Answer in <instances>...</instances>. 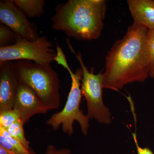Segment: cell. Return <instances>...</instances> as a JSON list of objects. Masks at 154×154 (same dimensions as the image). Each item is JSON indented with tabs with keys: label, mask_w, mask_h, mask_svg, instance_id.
<instances>
[{
	"label": "cell",
	"mask_w": 154,
	"mask_h": 154,
	"mask_svg": "<svg viewBox=\"0 0 154 154\" xmlns=\"http://www.w3.org/2000/svg\"><path fill=\"white\" fill-rule=\"evenodd\" d=\"M149 29L134 22L124 37L117 40L105 59L104 88L115 91L149 77Z\"/></svg>",
	"instance_id": "1"
},
{
	"label": "cell",
	"mask_w": 154,
	"mask_h": 154,
	"mask_svg": "<svg viewBox=\"0 0 154 154\" xmlns=\"http://www.w3.org/2000/svg\"><path fill=\"white\" fill-rule=\"evenodd\" d=\"M106 11L104 0H69L56 8L52 29L78 40L97 39L102 34Z\"/></svg>",
	"instance_id": "2"
},
{
	"label": "cell",
	"mask_w": 154,
	"mask_h": 154,
	"mask_svg": "<svg viewBox=\"0 0 154 154\" xmlns=\"http://www.w3.org/2000/svg\"><path fill=\"white\" fill-rule=\"evenodd\" d=\"M14 64L19 82L32 89L48 110L60 107V80L51 64L42 65L26 60H17Z\"/></svg>",
	"instance_id": "3"
},
{
	"label": "cell",
	"mask_w": 154,
	"mask_h": 154,
	"mask_svg": "<svg viewBox=\"0 0 154 154\" xmlns=\"http://www.w3.org/2000/svg\"><path fill=\"white\" fill-rule=\"evenodd\" d=\"M68 72L71 78L72 85L65 105L62 110L53 114L46 123L54 131L57 130L61 125L64 133L71 136L74 133L73 123L76 121L79 124L83 134L86 136L90 126V119L80 109L82 96L81 87L83 70L78 69L74 73L70 69Z\"/></svg>",
	"instance_id": "4"
},
{
	"label": "cell",
	"mask_w": 154,
	"mask_h": 154,
	"mask_svg": "<svg viewBox=\"0 0 154 154\" xmlns=\"http://www.w3.org/2000/svg\"><path fill=\"white\" fill-rule=\"evenodd\" d=\"M69 47L74 53L79 61L83 75L81 82V91L85 96L88 107L87 116L89 119H94L100 123L108 124L111 122V113L103 101L104 74L102 72L95 74L90 72L85 65L80 53H77L67 42Z\"/></svg>",
	"instance_id": "5"
},
{
	"label": "cell",
	"mask_w": 154,
	"mask_h": 154,
	"mask_svg": "<svg viewBox=\"0 0 154 154\" xmlns=\"http://www.w3.org/2000/svg\"><path fill=\"white\" fill-rule=\"evenodd\" d=\"M51 42L45 36L33 41L19 37L14 44L0 47V63L12 60L31 61L38 64H51L56 54Z\"/></svg>",
	"instance_id": "6"
},
{
	"label": "cell",
	"mask_w": 154,
	"mask_h": 154,
	"mask_svg": "<svg viewBox=\"0 0 154 154\" xmlns=\"http://www.w3.org/2000/svg\"><path fill=\"white\" fill-rule=\"evenodd\" d=\"M15 5L14 0L1 1L0 22L20 37L33 41L39 37L36 26Z\"/></svg>",
	"instance_id": "7"
},
{
	"label": "cell",
	"mask_w": 154,
	"mask_h": 154,
	"mask_svg": "<svg viewBox=\"0 0 154 154\" xmlns=\"http://www.w3.org/2000/svg\"><path fill=\"white\" fill-rule=\"evenodd\" d=\"M14 109L19 113L24 124L33 116L45 114L49 110L32 89L19 82Z\"/></svg>",
	"instance_id": "8"
},
{
	"label": "cell",
	"mask_w": 154,
	"mask_h": 154,
	"mask_svg": "<svg viewBox=\"0 0 154 154\" xmlns=\"http://www.w3.org/2000/svg\"><path fill=\"white\" fill-rule=\"evenodd\" d=\"M19 81L12 61L0 63V112L14 109Z\"/></svg>",
	"instance_id": "9"
},
{
	"label": "cell",
	"mask_w": 154,
	"mask_h": 154,
	"mask_svg": "<svg viewBox=\"0 0 154 154\" xmlns=\"http://www.w3.org/2000/svg\"><path fill=\"white\" fill-rule=\"evenodd\" d=\"M127 3L134 22L154 30V0H128Z\"/></svg>",
	"instance_id": "10"
},
{
	"label": "cell",
	"mask_w": 154,
	"mask_h": 154,
	"mask_svg": "<svg viewBox=\"0 0 154 154\" xmlns=\"http://www.w3.org/2000/svg\"><path fill=\"white\" fill-rule=\"evenodd\" d=\"M0 146L16 154H36L31 149L25 147L21 143L9 134L7 130L0 126Z\"/></svg>",
	"instance_id": "11"
},
{
	"label": "cell",
	"mask_w": 154,
	"mask_h": 154,
	"mask_svg": "<svg viewBox=\"0 0 154 154\" xmlns=\"http://www.w3.org/2000/svg\"><path fill=\"white\" fill-rule=\"evenodd\" d=\"M14 2L28 18L39 17L44 13V0H14Z\"/></svg>",
	"instance_id": "12"
},
{
	"label": "cell",
	"mask_w": 154,
	"mask_h": 154,
	"mask_svg": "<svg viewBox=\"0 0 154 154\" xmlns=\"http://www.w3.org/2000/svg\"><path fill=\"white\" fill-rule=\"evenodd\" d=\"M24 123L21 120L15 122L6 129L9 134L17 140L28 149H31L30 146V142L26 139L24 133Z\"/></svg>",
	"instance_id": "13"
},
{
	"label": "cell",
	"mask_w": 154,
	"mask_h": 154,
	"mask_svg": "<svg viewBox=\"0 0 154 154\" xmlns=\"http://www.w3.org/2000/svg\"><path fill=\"white\" fill-rule=\"evenodd\" d=\"M19 37L8 27L3 24L0 25V47L11 45V43L14 44Z\"/></svg>",
	"instance_id": "14"
},
{
	"label": "cell",
	"mask_w": 154,
	"mask_h": 154,
	"mask_svg": "<svg viewBox=\"0 0 154 154\" xmlns=\"http://www.w3.org/2000/svg\"><path fill=\"white\" fill-rule=\"evenodd\" d=\"M20 120L18 112L14 109L0 112V126L7 129Z\"/></svg>",
	"instance_id": "15"
},
{
	"label": "cell",
	"mask_w": 154,
	"mask_h": 154,
	"mask_svg": "<svg viewBox=\"0 0 154 154\" xmlns=\"http://www.w3.org/2000/svg\"><path fill=\"white\" fill-rule=\"evenodd\" d=\"M148 40L150 54L149 77L154 78V29L149 30Z\"/></svg>",
	"instance_id": "16"
},
{
	"label": "cell",
	"mask_w": 154,
	"mask_h": 154,
	"mask_svg": "<svg viewBox=\"0 0 154 154\" xmlns=\"http://www.w3.org/2000/svg\"><path fill=\"white\" fill-rule=\"evenodd\" d=\"M55 41L57 44L56 54L55 57L54 59V60L58 64L60 65L63 67L65 69H66L67 70L69 71L71 69L69 66L68 63L67 61L65 54L64 53L61 48L59 45L56 39H55Z\"/></svg>",
	"instance_id": "17"
},
{
	"label": "cell",
	"mask_w": 154,
	"mask_h": 154,
	"mask_svg": "<svg viewBox=\"0 0 154 154\" xmlns=\"http://www.w3.org/2000/svg\"><path fill=\"white\" fill-rule=\"evenodd\" d=\"M45 154H72V152L70 149L63 148L56 149L54 146L50 145L46 148Z\"/></svg>",
	"instance_id": "18"
},
{
	"label": "cell",
	"mask_w": 154,
	"mask_h": 154,
	"mask_svg": "<svg viewBox=\"0 0 154 154\" xmlns=\"http://www.w3.org/2000/svg\"><path fill=\"white\" fill-rule=\"evenodd\" d=\"M136 146L137 147V154H154L150 149L147 147L142 148L139 145L137 137L136 134L133 133L132 134Z\"/></svg>",
	"instance_id": "19"
},
{
	"label": "cell",
	"mask_w": 154,
	"mask_h": 154,
	"mask_svg": "<svg viewBox=\"0 0 154 154\" xmlns=\"http://www.w3.org/2000/svg\"><path fill=\"white\" fill-rule=\"evenodd\" d=\"M0 154H16L7 150L0 146Z\"/></svg>",
	"instance_id": "20"
}]
</instances>
